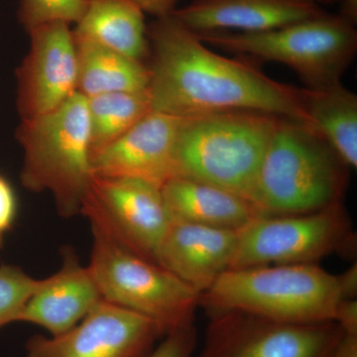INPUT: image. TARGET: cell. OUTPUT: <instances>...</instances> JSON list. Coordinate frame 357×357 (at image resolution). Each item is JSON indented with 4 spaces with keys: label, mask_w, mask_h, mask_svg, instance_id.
Masks as SVG:
<instances>
[{
    "label": "cell",
    "mask_w": 357,
    "mask_h": 357,
    "mask_svg": "<svg viewBox=\"0 0 357 357\" xmlns=\"http://www.w3.org/2000/svg\"><path fill=\"white\" fill-rule=\"evenodd\" d=\"M79 215L115 243L155 263L172 225L161 188L135 178L93 175Z\"/></svg>",
    "instance_id": "9c48e42d"
},
{
    "label": "cell",
    "mask_w": 357,
    "mask_h": 357,
    "mask_svg": "<svg viewBox=\"0 0 357 357\" xmlns=\"http://www.w3.org/2000/svg\"><path fill=\"white\" fill-rule=\"evenodd\" d=\"M197 333L194 325L178 328L161 337V342L142 357H192Z\"/></svg>",
    "instance_id": "cb8c5ba5"
},
{
    "label": "cell",
    "mask_w": 357,
    "mask_h": 357,
    "mask_svg": "<svg viewBox=\"0 0 357 357\" xmlns=\"http://www.w3.org/2000/svg\"><path fill=\"white\" fill-rule=\"evenodd\" d=\"M152 110L191 117L256 110L306 121L307 89L275 81L248 61L218 55L171 14L147 24Z\"/></svg>",
    "instance_id": "6da1fadb"
},
{
    "label": "cell",
    "mask_w": 357,
    "mask_h": 357,
    "mask_svg": "<svg viewBox=\"0 0 357 357\" xmlns=\"http://www.w3.org/2000/svg\"><path fill=\"white\" fill-rule=\"evenodd\" d=\"M15 138L23 152L21 185L50 192L60 217L79 215L93 175L86 98L75 93L48 114L20 121Z\"/></svg>",
    "instance_id": "5b68a950"
},
{
    "label": "cell",
    "mask_w": 357,
    "mask_h": 357,
    "mask_svg": "<svg viewBox=\"0 0 357 357\" xmlns=\"http://www.w3.org/2000/svg\"><path fill=\"white\" fill-rule=\"evenodd\" d=\"M88 264L102 300L140 314L164 335L194 325L201 294L157 263L149 261L91 227Z\"/></svg>",
    "instance_id": "52a82bcc"
},
{
    "label": "cell",
    "mask_w": 357,
    "mask_h": 357,
    "mask_svg": "<svg viewBox=\"0 0 357 357\" xmlns=\"http://www.w3.org/2000/svg\"><path fill=\"white\" fill-rule=\"evenodd\" d=\"M280 119L245 109L184 117L176 148L177 176L218 185L248 201Z\"/></svg>",
    "instance_id": "277c9868"
},
{
    "label": "cell",
    "mask_w": 357,
    "mask_h": 357,
    "mask_svg": "<svg viewBox=\"0 0 357 357\" xmlns=\"http://www.w3.org/2000/svg\"><path fill=\"white\" fill-rule=\"evenodd\" d=\"M238 232L174 222L157 253V264L204 293L229 269Z\"/></svg>",
    "instance_id": "2e32d148"
},
{
    "label": "cell",
    "mask_w": 357,
    "mask_h": 357,
    "mask_svg": "<svg viewBox=\"0 0 357 357\" xmlns=\"http://www.w3.org/2000/svg\"><path fill=\"white\" fill-rule=\"evenodd\" d=\"M338 284L344 300L356 299L357 293L356 263L345 270L344 273L337 275Z\"/></svg>",
    "instance_id": "f1b7e54d"
},
{
    "label": "cell",
    "mask_w": 357,
    "mask_h": 357,
    "mask_svg": "<svg viewBox=\"0 0 357 357\" xmlns=\"http://www.w3.org/2000/svg\"><path fill=\"white\" fill-rule=\"evenodd\" d=\"M335 323L344 332L357 333V302L356 299L342 300L337 307Z\"/></svg>",
    "instance_id": "484cf974"
},
{
    "label": "cell",
    "mask_w": 357,
    "mask_h": 357,
    "mask_svg": "<svg viewBox=\"0 0 357 357\" xmlns=\"http://www.w3.org/2000/svg\"><path fill=\"white\" fill-rule=\"evenodd\" d=\"M199 357H328L337 323L286 324L238 312H211Z\"/></svg>",
    "instance_id": "30bf717a"
},
{
    "label": "cell",
    "mask_w": 357,
    "mask_h": 357,
    "mask_svg": "<svg viewBox=\"0 0 357 357\" xmlns=\"http://www.w3.org/2000/svg\"><path fill=\"white\" fill-rule=\"evenodd\" d=\"M61 255L60 269L41 279L20 321L41 326L50 335L68 332L102 301L88 265L79 262L75 249L65 246Z\"/></svg>",
    "instance_id": "9a60e30c"
},
{
    "label": "cell",
    "mask_w": 357,
    "mask_h": 357,
    "mask_svg": "<svg viewBox=\"0 0 357 357\" xmlns=\"http://www.w3.org/2000/svg\"><path fill=\"white\" fill-rule=\"evenodd\" d=\"M162 337L153 321L102 300L68 332L33 335L25 357H142Z\"/></svg>",
    "instance_id": "8fae6325"
},
{
    "label": "cell",
    "mask_w": 357,
    "mask_h": 357,
    "mask_svg": "<svg viewBox=\"0 0 357 357\" xmlns=\"http://www.w3.org/2000/svg\"><path fill=\"white\" fill-rule=\"evenodd\" d=\"M356 22L328 13L260 33L198 34L208 46L238 55L287 66L309 91L342 83L356 57Z\"/></svg>",
    "instance_id": "8992f818"
},
{
    "label": "cell",
    "mask_w": 357,
    "mask_h": 357,
    "mask_svg": "<svg viewBox=\"0 0 357 357\" xmlns=\"http://www.w3.org/2000/svg\"><path fill=\"white\" fill-rule=\"evenodd\" d=\"M144 14L133 0H88L83 17L73 30L79 38L146 64L149 43Z\"/></svg>",
    "instance_id": "ac0fdd59"
},
{
    "label": "cell",
    "mask_w": 357,
    "mask_h": 357,
    "mask_svg": "<svg viewBox=\"0 0 357 357\" xmlns=\"http://www.w3.org/2000/svg\"><path fill=\"white\" fill-rule=\"evenodd\" d=\"M344 300L337 276L318 264L229 269L201 294L210 312H238L286 324L335 323Z\"/></svg>",
    "instance_id": "3957f363"
},
{
    "label": "cell",
    "mask_w": 357,
    "mask_h": 357,
    "mask_svg": "<svg viewBox=\"0 0 357 357\" xmlns=\"http://www.w3.org/2000/svg\"><path fill=\"white\" fill-rule=\"evenodd\" d=\"M317 4H340L342 14L354 22L357 21V0H312Z\"/></svg>",
    "instance_id": "f546056e"
},
{
    "label": "cell",
    "mask_w": 357,
    "mask_h": 357,
    "mask_svg": "<svg viewBox=\"0 0 357 357\" xmlns=\"http://www.w3.org/2000/svg\"><path fill=\"white\" fill-rule=\"evenodd\" d=\"M28 35L29 50L15 70L20 121L48 114L77 93L76 40L70 25L48 23Z\"/></svg>",
    "instance_id": "7c38bea8"
},
{
    "label": "cell",
    "mask_w": 357,
    "mask_h": 357,
    "mask_svg": "<svg viewBox=\"0 0 357 357\" xmlns=\"http://www.w3.org/2000/svg\"><path fill=\"white\" fill-rule=\"evenodd\" d=\"M75 40L77 93L89 98L121 91H148L150 74L145 63L76 35Z\"/></svg>",
    "instance_id": "d6986e66"
},
{
    "label": "cell",
    "mask_w": 357,
    "mask_h": 357,
    "mask_svg": "<svg viewBox=\"0 0 357 357\" xmlns=\"http://www.w3.org/2000/svg\"><path fill=\"white\" fill-rule=\"evenodd\" d=\"M86 6L88 0H20L18 20L27 33L48 23L76 25Z\"/></svg>",
    "instance_id": "603a6c76"
},
{
    "label": "cell",
    "mask_w": 357,
    "mask_h": 357,
    "mask_svg": "<svg viewBox=\"0 0 357 357\" xmlns=\"http://www.w3.org/2000/svg\"><path fill=\"white\" fill-rule=\"evenodd\" d=\"M347 169L306 122L281 117L248 202L259 217L324 210L340 204Z\"/></svg>",
    "instance_id": "7a4b0ae2"
},
{
    "label": "cell",
    "mask_w": 357,
    "mask_h": 357,
    "mask_svg": "<svg viewBox=\"0 0 357 357\" xmlns=\"http://www.w3.org/2000/svg\"><path fill=\"white\" fill-rule=\"evenodd\" d=\"M183 121L184 117L151 110L93 160V175L163 187L177 176L176 148Z\"/></svg>",
    "instance_id": "4fadbf2b"
},
{
    "label": "cell",
    "mask_w": 357,
    "mask_h": 357,
    "mask_svg": "<svg viewBox=\"0 0 357 357\" xmlns=\"http://www.w3.org/2000/svg\"><path fill=\"white\" fill-rule=\"evenodd\" d=\"M328 357H357V333L342 331Z\"/></svg>",
    "instance_id": "83f0119b"
},
{
    "label": "cell",
    "mask_w": 357,
    "mask_h": 357,
    "mask_svg": "<svg viewBox=\"0 0 357 357\" xmlns=\"http://www.w3.org/2000/svg\"><path fill=\"white\" fill-rule=\"evenodd\" d=\"M306 123L347 167L357 166V96L342 83L307 89Z\"/></svg>",
    "instance_id": "ffe728a7"
},
{
    "label": "cell",
    "mask_w": 357,
    "mask_h": 357,
    "mask_svg": "<svg viewBox=\"0 0 357 357\" xmlns=\"http://www.w3.org/2000/svg\"><path fill=\"white\" fill-rule=\"evenodd\" d=\"M352 243L354 232L340 204L312 213L261 215L239 230L229 269L317 264Z\"/></svg>",
    "instance_id": "ba28073f"
},
{
    "label": "cell",
    "mask_w": 357,
    "mask_h": 357,
    "mask_svg": "<svg viewBox=\"0 0 357 357\" xmlns=\"http://www.w3.org/2000/svg\"><path fill=\"white\" fill-rule=\"evenodd\" d=\"M326 13L312 0H192L172 13L197 34L260 33Z\"/></svg>",
    "instance_id": "5bb4252c"
},
{
    "label": "cell",
    "mask_w": 357,
    "mask_h": 357,
    "mask_svg": "<svg viewBox=\"0 0 357 357\" xmlns=\"http://www.w3.org/2000/svg\"><path fill=\"white\" fill-rule=\"evenodd\" d=\"M161 191L172 222L239 231L259 217L245 199L196 178L177 176Z\"/></svg>",
    "instance_id": "e0dca14e"
},
{
    "label": "cell",
    "mask_w": 357,
    "mask_h": 357,
    "mask_svg": "<svg viewBox=\"0 0 357 357\" xmlns=\"http://www.w3.org/2000/svg\"><path fill=\"white\" fill-rule=\"evenodd\" d=\"M86 103L91 164L152 110L148 91L93 96L86 98Z\"/></svg>",
    "instance_id": "44dd1931"
},
{
    "label": "cell",
    "mask_w": 357,
    "mask_h": 357,
    "mask_svg": "<svg viewBox=\"0 0 357 357\" xmlns=\"http://www.w3.org/2000/svg\"><path fill=\"white\" fill-rule=\"evenodd\" d=\"M17 211V197L13 185L0 175V248L3 246L4 239L13 229Z\"/></svg>",
    "instance_id": "d4e9b609"
},
{
    "label": "cell",
    "mask_w": 357,
    "mask_h": 357,
    "mask_svg": "<svg viewBox=\"0 0 357 357\" xmlns=\"http://www.w3.org/2000/svg\"><path fill=\"white\" fill-rule=\"evenodd\" d=\"M40 281L15 265H0V328L20 321Z\"/></svg>",
    "instance_id": "7402d4cb"
},
{
    "label": "cell",
    "mask_w": 357,
    "mask_h": 357,
    "mask_svg": "<svg viewBox=\"0 0 357 357\" xmlns=\"http://www.w3.org/2000/svg\"><path fill=\"white\" fill-rule=\"evenodd\" d=\"M141 10L155 18L171 15L177 9L178 0H133Z\"/></svg>",
    "instance_id": "4316f807"
}]
</instances>
